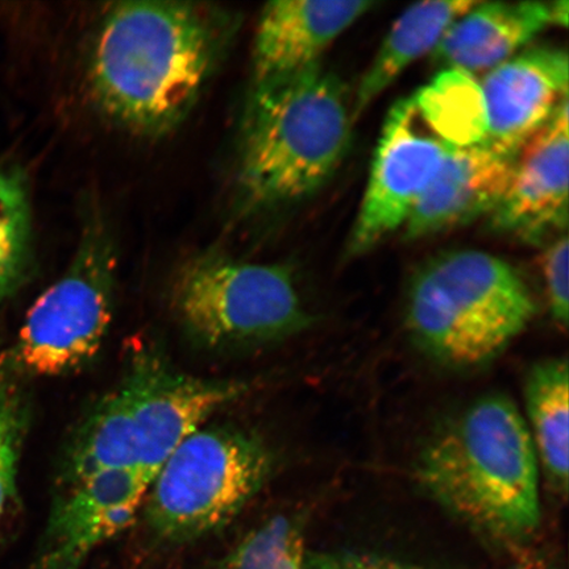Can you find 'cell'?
Here are the masks:
<instances>
[{"label": "cell", "instance_id": "cell-1", "mask_svg": "<svg viewBox=\"0 0 569 569\" xmlns=\"http://www.w3.org/2000/svg\"><path fill=\"white\" fill-rule=\"evenodd\" d=\"M227 7L174 0L113 3L91 42L88 82L107 119L162 138L188 119L238 38Z\"/></svg>", "mask_w": 569, "mask_h": 569}, {"label": "cell", "instance_id": "cell-2", "mask_svg": "<svg viewBox=\"0 0 569 569\" xmlns=\"http://www.w3.org/2000/svg\"><path fill=\"white\" fill-rule=\"evenodd\" d=\"M353 123L346 84L320 62L253 82L239 134L240 216L279 211L315 196L350 151Z\"/></svg>", "mask_w": 569, "mask_h": 569}, {"label": "cell", "instance_id": "cell-3", "mask_svg": "<svg viewBox=\"0 0 569 569\" xmlns=\"http://www.w3.org/2000/svg\"><path fill=\"white\" fill-rule=\"evenodd\" d=\"M416 479L433 502L488 537L517 542L539 528L536 448L502 395L483 396L440 426L418 455Z\"/></svg>", "mask_w": 569, "mask_h": 569}, {"label": "cell", "instance_id": "cell-4", "mask_svg": "<svg viewBox=\"0 0 569 569\" xmlns=\"http://www.w3.org/2000/svg\"><path fill=\"white\" fill-rule=\"evenodd\" d=\"M537 305L521 274L488 252L465 249L427 261L405 308L415 343L440 365H488L528 329Z\"/></svg>", "mask_w": 569, "mask_h": 569}, {"label": "cell", "instance_id": "cell-5", "mask_svg": "<svg viewBox=\"0 0 569 569\" xmlns=\"http://www.w3.org/2000/svg\"><path fill=\"white\" fill-rule=\"evenodd\" d=\"M276 457L243 427L202 426L149 483L142 513L156 537L190 542L224 528L267 486Z\"/></svg>", "mask_w": 569, "mask_h": 569}, {"label": "cell", "instance_id": "cell-6", "mask_svg": "<svg viewBox=\"0 0 569 569\" xmlns=\"http://www.w3.org/2000/svg\"><path fill=\"white\" fill-rule=\"evenodd\" d=\"M170 306L184 336L219 352L274 343L311 320L290 268L217 251L184 262L174 276Z\"/></svg>", "mask_w": 569, "mask_h": 569}, {"label": "cell", "instance_id": "cell-7", "mask_svg": "<svg viewBox=\"0 0 569 569\" xmlns=\"http://www.w3.org/2000/svg\"><path fill=\"white\" fill-rule=\"evenodd\" d=\"M118 249L96 202L82 210L74 258L32 305L10 353L12 369L32 377L76 373L97 358L116 311Z\"/></svg>", "mask_w": 569, "mask_h": 569}, {"label": "cell", "instance_id": "cell-8", "mask_svg": "<svg viewBox=\"0 0 569 569\" xmlns=\"http://www.w3.org/2000/svg\"><path fill=\"white\" fill-rule=\"evenodd\" d=\"M118 387L137 436L139 471L149 482L184 439L248 391L244 381L181 372L154 347L132 356Z\"/></svg>", "mask_w": 569, "mask_h": 569}, {"label": "cell", "instance_id": "cell-9", "mask_svg": "<svg viewBox=\"0 0 569 569\" xmlns=\"http://www.w3.org/2000/svg\"><path fill=\"white\" fill-rule=\"evenodd\" d=\"M452 148L426 122L415 96L391 107L348 239V258L368 253L407 222Z\"/></svg>", "mask_w": 569, "mask_h": 569}, {"label": "cell", "instance_id": "cell-10", "mask_svg": "<svg viewBox=\"0 0 569 569\" xmlns=\"http://www.w3.org/2000/svg\"><path fill=\"white\" fill-rule=\"evenodd\" d=\"M149 483L138 469H122L59 488L31 569H81L137 521Z\"/></svg>", "mask_w": 569, "mask_h": 569}, {"label": "cell", "instance_id": "cell-11", "mask_svg": "<svg viewBox=\"0 0 569 569\" xmlns=\"http://www.w3.org/2000/svg\"><path fill=\"white\" fill-rule=\"evenodd\" d=\"M487 116L483 144L517 154L568 98V54L533 47L488 71L481 84Z\"/></svg>", "mask_w": 569, "mask_h": 569}, {"label": "cell", "instance_id": "cell-12", "mask_svg": "<svg viewBox=\"0 0 569 569\" xmlns=\"http://www.w3.org/2000/svg\"><path fill=\"white\" fill-rule=\"evenodd\" d=\"M568 98L519 151L509 187L490 213V229L537 243L568 223Z\"/></svg>", "mask_w": 569, "mask_h": 569}, {"label": "cell", "instance_id": "cell-13", "mask_svg": "<svg viewBox=\"0 0 569 569\" xmlns=\"http://www.w3.org/2000/svg\"><path fill=\"white\" fill-rule=\"evenodd\" d=\"M377 6L373 0H277L260 13L253 41V82L320 62L327 48Z\"/></svg>", "mask_w": 569, "mask_h": 569}, {"label": "cell", "instance_id": "cell-14", "mask_svg": "<svg viewBox=\"0 0 569 569\" xmlns=\"http://www.w3.org/2000/svg\"><path fill=\"white\" fill-rule=\"evenodd\" d=\"M515 162L483 142L452 148L409 213L405 239L431 237L490 216L509 187Z\"/></svg>", "mask_w": 569, "mask_h": 569}, {"label": "cell", "instance_id": "cell-15", "mask_svg": "<svg viewBox=\"0 0 569 569\" xmlns=\"http://www.w3.org/2000/svg\"><path fill=\"white\" fill-rule=\"evenodd\" d=\"M568 2L476 3L446 32L432 61L467 74L492 70L547 28L568 24Z\"/></svg>", "mask_w": 569, "mask_h": 569}, {"label": "cell", "instance_id": "cell-16", "mask_svg": "<svg viewBox=\"0 0 569 569\" xmlns=\"http://www.w3.org/2000/svg\"><path fill=\"white\" fill-rule=\"evenodd\" d=\"M478 3L472 0H429L409 7L387 34L372 66L352 98L353 122L411 63L432 53L450 27Z\"/></svg>", "mask_w": 569, "mask_h": 569}, {"label": "cell", "instance_id": "cell-17", "mask_svg": "<svg viewBox=\"0 0 569 569\" xmlns=\"http://www.w3.org/2000/svg\"><path fill=\"white\" fill-rule=\"evenodd\" d=\"M122 469L139 471V452L130 410L118 387L99 398L71 432L57 482L67 487Z\"/></svg>", "mask_w": 569, "mask_h": 569}, {"label": "cell", "instance_id": "cell-18", "mask_svg": "<svg viewBox=\"0 0 569 569\" xmlns=\"http://www.w3.org/2000/svg\"><path fill=\"white\" fill-rule=\"evenodd\" d=\"M526 426L551 488L568 493L569 369L567 359L537 362L525 382Z\"/></svg>", "mask_w": 569, "mask_h": 569}, {"label": "cell", "instance_id": "cell-19", "mask_svg": "<svg viewBox=\"0 0 569 569\" xmlns=\"http://www.w3.org/2000/svg\"><path fill=\"white\" fill-rule=\"evenodd\" d=\"M415 99L426 122L451 147L480 144L486 139V107L471 74L443 70Z\"/></svg>", "mask_w": 569, "mask_h": 569}, {"label": "cell", "instance_id": "cell-20", "mask_svg": "<svg viewBox=\"0 0 569 569\" xmlns=\"http://www.w3.org/2000/svg\"><path fill=\"white\" fill-rule=\"evenodd\" d=\"M32 262V213L26 182L0 168V302L24 282Z\"/></svg>", "mask_w": 569, "mask_h": 569}, {"label": "cell", "instance_id": "cell-21", "mask_svg": "<svg viewBox=\"0 0 569 569\" xmlns=\"http://www.w3.org/2000/svg\"><path fill=\"white\" fill-rule=\"evenodd\" d=\"M305 558L300 528L279 516L249 532L222 569H305Z\"/></svg>", "mask_w": 569, "mask_h": 569}, {"label": "cell", "instance_id": "cell-22", "mask_svg": "<svg viewBox=\"0 0 569 569\" xmlns=\"http://www.w3.org/2000/svg\"><path fill=\"white\" fill-rule=\"evenodd\" d=\"M30 410L13 383L0 386V540L18 502V469Z\"/></svg>", "mask_w": 569, "mask_h": 569}, {"label": "cell", "instance_id": "cell-23", "mask_svg": "<svg viewBox=\"0 0 569 569\" xmlns=\"http://www.w3.org/2000/svg\"><path fill=\"white\" fill-rule=\"evenodd\" d=\"M568 237L561 233L542 256V272L551 316L560 327L568 325Z\"/></svg>", "mask_w": 569, "mask_h": 569}, {"label": "cell", "instance_id": "cell-24", "mask_svg": "<svg viewBox=\"0 0 569 569\" xmlns=\"http://www.w3.org/2000/svg\"><path fill=\"white\" fill-rule=\"evenodd\" d=\"M305 569H421L400 561L351 552L306 555Z\"/></svg>", "mask_w": 569, "mask_h": 569}]
</instances>
